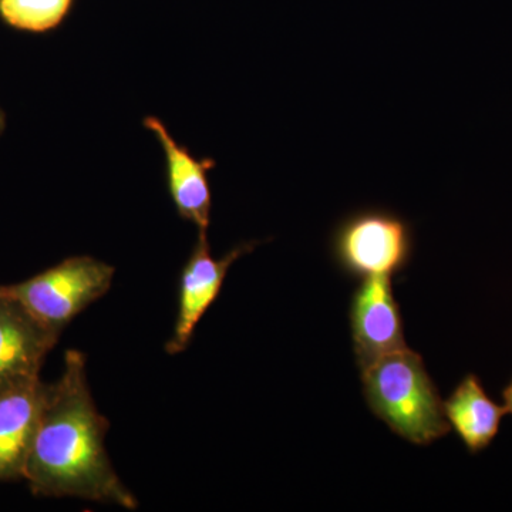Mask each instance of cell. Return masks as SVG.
Segmentation results:
<instances>
[{
	"label": "cell",
	"mask_w": 512,
	"mask_h": 512,
	"mask_svg": "<svg viewBox=\"0 0 512 512\" xmlns=\"http://www.w3.org/2000/svg\"><path fill=\"white\" fill-rule=\"evenodd\" d=\"M109 420L87 380L86 356L64 355L62 376L46 384L45 402L23 480L37 497H74L137 510L136 495L114 470L106 448Z\"/></svg>",
	"instance_id": "obj_1"
},
{
	"label": "cell",
	"mask_w": 512,
	"mask_h": 512,
	"mask_svg": "<svg viewBox=\"0 0 512 512\" xmlns=\"http://www.w3.org/2000/svg\"><path fill=\"white\" fill-rule=\"evenodd\" d=\"M504 407L507 409V413L512 414V380L511 383L505 387L503 392Z\"/></svg>",
	"instance_id": "obj_12"
},
{
	"label": "cell",
	"mask_w": 512,
	"mask_h": 512,
	"mask_svg": "<svg viewBox=\"0 0 512 512\" xmlns=\"http://www.w3.org/2000/svg\"><path fill=\"white\" fill-rule=\"evenodd\" d=\"M72 0H0V16L12 28L46 32L66 16Z\"/></svg>",
	"instance_id": "obj_11"
},
{
	"label": "cell",
	"mask_w": 512,
	"mask_h": 512,
	"mask_svg": "<svg viewBox=\"0 0 512 512\" xmlns=\"http://www.w3.org/2000/svg\"><path fill=\"white\" fill-rule=\"evenodd\" d=\"M443 404L448 424L471 453H480L493 443L501 420L508 414L505 407L487 396L480 379L474 375L464 377Z\"/></svg>",
	"instance_id": "obj_10"
},
{
	"label": "cell",
	"mask_w": 512,
	"mask_h": 512,
	"mask_svg": "<svg viewBox=\"0 0 512 512\" xmlns=\"http://www.w3.org/2000/svg\"><path fill=\"white\" fill-rule=\"evenodd\" d=\"M353 352L360 370L407 348L402 313L394 299L392 276L363 278L350 305Z\"/></svg>",
	"instance_id": "obj_6"
},
{
	"label": "cell",
	"mask_w": 512,
	"mask_h": 512,
	"mask_svg": "<svg viewBox=\"0 0 512 512\" xmlns=\"http://www.w3.org/2000/svg\"><path fill=\"white\" fill-rule=\"evenodd\" d=\"M412 227L392 212H356L336 228L333 255L346 274L356 278L392 276L409 264Z\"/></svg>",
	"instance_id": "obj_4"
},
{
	"label": "cell",
	"mask_w": 512,
	"mask_h": 512,
	"mask_svg": "<svg viewBox=\"0 0 512 512\" xmlns=\"http://www.w3.org/2000/svg\"><path fill=\"white\" fill-rule=\"evenodd\" d=\"M256 245V241L242 242L217 259L211 254L207 231H198L197 242L180 275L177 318L173 335L165 345L168 355H180L188 349L202 316L217 301L229 268L254 251Z\"/></svg>",
	"instance_id": "obj_5"
},
{
	"label": "cell",
	"mask_w": 512,
	"mask_h": 512,
	"mask_svg": "<svg viewBox=\"0 0 512 512\" xmlns=\"http://www.w3.org/2000/svg\"><path fill=\"white\" fill-rule=\"evenodd\" d=\"M362 380L372 412L402 439L427 446L451 430L419 353L409 348L390 353L365 367Z\"/></svg>",
	"instance_id": "obj_2"
},
{
	"label": "cell",
	"mask_w": 512,
	"mask_h": 512,
	"mask_svg": "<svg viewBox=\"0 0 512 512\" xmlns=\"http://www.w3.org/2000/svg\"><path fill=\"white\" fill-rule=\"evenodd\" d=\"M5 130V116H3L2 110H0V134Z\"/></svg>",
	"instance_id": "obj_13"
},
{
	"label": "cell",
	"mask_w": 512,
	"mask_h": 512,
	"mask_svg": "<svg viewBox=\"0 0 512 512\" xmlns=\"http://www.w3.org/2000/svg\"><path fill=\"white\" fill-rule=\"evenodd\" d=\"M45 394L40 376L0 390V483L25 478Z\"/></svg>",
	"instance_id": "obj_8"
},
{
	"label": "cell",
	"mask_w": 512,
	"mask_h": 512,
	"mask_svg": "<svg viewBox=\"0 0 512 512\" xmlns=\"http://www.w3.org/2000/svg\"><path fill=\"white\" fill-rule=\"evenodd\" d=\"M116 269L93 256H72L26 281L0 285V292L56 335L113 285Z\"/></svg>",
	"instance_id": "obj_3"
},
{
	"label": "cell",
	"mask_w": 512,
	"mask_h": 512,
	"mask_svg": "<svg viewBox=\"0 0 512 512\" xmlns=\"http://www.w3.org/2000/svg\"><path fill=\"white\" fill-rule=\"evenodd\" d=\"M59 338L15 299L0 292V390L40 376Z\"/></svg>",
	"instance_id": "obj_7"
},
{
	"label": "cell",
	"mask_w": 512,
	"mask_h": 512,
	"mask_svg": "<svg viewBox=\"0 0 512 512\" xmlns=\"http://www.w3.org/2000/svg\"><path fill=\"white\" fill-rule=\"evenodd\" d=\"M144 126L163 147L168 191L178 214L194 224L198 231H208L212 208L208 173L215 167V161L211 158L198 160L192 156L156 117H147Z\"/></svg>",
	"instance_id": "obj_9"
}]
</instances>
